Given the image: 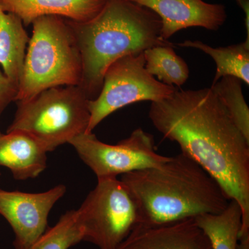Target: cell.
Wrapping results in <instances>:
<instances>
[{
    "label": "cell",
    "mask_w": 249,
    "mask_h": 249,
    "mask_svg": "<svg viewBox=\"0 0 249 249\" xmlns=\"http://www.w3.org/2000/svg\"><path fill=\"white\" fill-rule=\"evenodd\" d=\"M149 118L222 187L242 211L240 237L249 234V142L213 90L178 89L152 102Z\"/></svg>",
    "instance_id": "obj_1"
},
{
    "label": "cell",
    "mask_w": 249,
    "mask_h": 249,
    "mask_svg": "<svg viewBox=\"0 0 249 249\" xmlns=\"http://www.w3.org/2000/svg\"><path fill=\"white\" fill-rule=\"evenodd\" d=\"M120 180L137 204L139 224L144 225L219 213L230 201L217 181L182 152L160 166L124 174Z\"/></svg>",
    "instance_id": "obj_2"
},
{
    "label": "cell",
    "mask_w": 249,
    "mask_h": 249,
    "mask_svg": "<svg viewBox=\"0 0 249 249\" xmlns=\"http://www.w3.org/2000/svg\"><path fill=\"white\" fill-rule=\"evenodd\" d=\"M67 20L81 56L79 87L89 100L97 97L106 70L118 59L155 46L174 45L160 37L161 21L155 12L127 0H108L87 22Z\"/></svg>",
    "instance_id": "obj_3"
},
{
    "label": "cell",
    "mask_w": 249,
    "mask_h": 249,
    "mask_svg": "<svg viewBox=\"0 0 249 249\" xmlns=\"http://www.w3.org/2000/svg\"><path fill=\"white\" fill-rule=\"evenodd\" d=\"M32 26L16 102L49 88L79 86L81 81V56L67 19L43 16Z\"/></svg>",
    "instance_id": "obj_4"
},
{
    "label": "cell",
    "mask_w": 249,
    "mask_h": 249,
    "mask_svg": "<svg viewBox=\"0 0 249 249\" xmlns=\"http://www.w3.org/2000/svg\"><path fill=\"white\" fill-rule=\"evenodd\" d=\"M89 101L79 86H60L17 101V111L6 132L25 134L47 152L69 143L89 126Z\"/></svg>",
    "instance_id": "obj_5"
},
{
    "label": "cell",
    "mask_w": 249,
    "mask_h": 249,
    "mask_svg": "<svg viewBox=\"0 0 249 249\" xmlns=\"http://www.w3.org/2000/svg\"><path fill=\"white\" fill-rule=\"evenodd\" d=\"M78 211L85 241L99 249H117L140 223L135 201L117 178H98Z\"/></svg>",
    "instance_id": "obj_6"
},
{
    "label": "cell",
    "mask_w": 249,
    "mask_h": 249,
    "mask_svg": "<svg viewBox=\"0 0 249 249\" xmlns=\"http://www.w3.org/2000/svg\"><path fill=\"white\" fill-rule=\"evenodd\" d=\"M178 89L160 83L147 72L143 53L121 57L106 70L97 97L89 101L90 119L87 133H91L98 124L121 108L139 101H160Z\"/></svg>",
    "instance_id": "obj_7"
},
{
    "label": "cell",
    "mask_w": 249,
    "mask_h": 249,
    "mask_svg": "<svg viewBox=\"0 0 249 249\" xmlns=\"http://www.w3.org/2000/svg\"><path fill=\"white\" fill-rule=\"evenodd\" d=\"M69 143L97 178L160 166L170 159L157 153L153 136L142 128L115 145L101 142L92 132L80 134Z\"/></svg>",
    "instance_id": "obj_8"
},
{
    "label": "cell",
    "mask_w": 249,
    "mask_h": 249,
    "mask_svg": "<svg viewBox=\"0 0 249 249\" xmlns=\"http://www.w3.org/2000/svg\"><path fill=\"white\" fill-rule=\"evenodd\" d=\"M66 191L62 184L40 193L0 189V214L14 231L15 249H30L46 231L49 213Z\"/></svg>",
    "instance_id": "obj_9"
},
{
    "label": "cell",
    "mask_w": 249,
    "mask_h": 249,
    "mask_svg": "<svg viewBox=\"0 0 249 249\" xmlns=\"http://www.w3.org/2000/svg\"><path fill=\"white\" fill-rule=\"evenodd\" d=\"M155 12L161 21L160 37L168 40L174 34L191 27L217 31L227 20L225 6L204 0H127Z\"/></svg>",
    "instance_id": "obj_10"
},
{
    "label": "cell",
    "mask_w": 249,
    "mask_h": 249,
    "mask_svg": "<svg viewBox=\"0 0 249 249\" xmlns=\"http://www.w3.org/2000/svg\"><path fill=\"white\" fill-rule=\"evenodd\" d=\"M117 249H212L194 218L158 225L139 224Z\"/></svg>",
    "instance_id": "obj_11"
},
{
    "label": "cell",
    "mask_w": 249,
    "mask_h": 249,
    "mask_svg": "<svg viewBox=\"0 0 249 249\" xmlns=\"http://www.w3.org/2000/svg\"><path fill=\"white\" fill-rule=\"evenodd\" d=\"M108 0H0V9L22 19L24 27L43 16L84 22L93 19Z\"/></svg>",
    "instance_id": "obj_12"
},
{
    "label": "cell",
    "mask_w": 249,
    "mask_h": 249,
    "mask_svg": "<svg viewBox=\"0 0 249 249\" xmlns=\"http://www.w3.org/2000/svg\"><path fill=\"white\" fill-rule=\"evenodd\" d=\"M47 153L27 134L0 131V166L9 168L16 179L39 176L47 168Z\"/></svg>",
    "instance_id": "obj_13"
},
{
    "label": "cell",
    "mask_w": 249,
    "mask_h": 249,
    "mask_svg": "<svg viewBox=\"0 0 249 249\" xmlns=\"http://www.w3.org/2000/svg\"><path fill=\"white\" fill-rule=\"evenodd\" d=\"M29 40L22 19L0 9V66L18 90Z\"/></svg>",
    "instance_id": "obj_14"
},
{
    "label": "cell",
    "mask_w": 249,
    "mask_h": 249,
    "mask_svg": "<svg viewBox=\"0 0 249 249\" xmlns=\"http://www.w3.org/2000/svg\"><path fill=\"white\" fill-rule=\"evenodd\" d=\"M198 227L209 239L212 249H237L242 226V211L235 200H230L219 213L195 217Z\"/></svg>",
    "instance_id": "obj_15"
},
{
    "label": "cell",
    "mask_w": 249,
    "mask_h": 249,
    "mask_svg": "<svg viewBox=\"0 0 249 249\" xmlns=\"http://www.w3.org/2000/svg\"><path fill=\"white\" fill-rule=\"evenodd\" d=\"M175 45L199 49L213 59L217 69L212 85L225 76L236 77L249 85V39L235 45L218 48L199 40H186Z\"/></svg>",
    "instance_id": "obj_16"
},
{
    "label": "cell",
    "mask_w": 249,
    "mask_h": 249,
    "mask_svg": "<svg viewBox=\"0 0 249 249\" xmlns=\"http://www.w3.org/2000/svg\"><path fill=\"white\" fill-rule=\"evenodd\" d=\"M172 45L155 46L143 52L145 68L163 84L179 88L189 78V67Z\"/></svg>",
    "instance_id": "obj_17"
},
{
    "label": "cell",
    "mask_w": 249,
    "mask_h": 249,
    "mask_svg": "<svg viewBox=\"0 0 249 249\" xmlns=\"http://www.w3.org/2000/svg\"><path fill=\"white\" fill-rule=\"evenodd\" d=\"M85 228L79 211L72 210L61 216L29 249H69L85 241Z\"/></svg>",
    "instance_id": "obj_18"
},
{
    "label": "cell",
    "mask_w": 249,
    "mask_h": 249,
    "mask_svg": "<svg viewBox=\"0 0 249 249\" xmlns=\"http://www.w3.org/2000/svg\"><path fill=\"white\" fill-rule=\"evenodd\" d=\"M219 96L246 139L249 142V108L242 92V81L233 76L220 78L211 87Z\"/></svg>",
    "instance_id": "obj_19"
},
{
    "label": "cell",
    "mask_w": 249,
    "mask_h": 249,
    "mask_svg": "<svg viewBox=\"0 0 249 249\" xmlns=\"http://www.w3.org/2000/svg\"><path fill=\"white\" fill-rule=\"evenodd\" d=\"M18 88L0 69V116L10 103L16 101Z\"/></svg>",
    "instance_id": "obj_20"
},
{
    "label": "cell",
    "mask_w": 249,
    "mask_h": 249,
    "mask_svg": "<svg viewBox=\"0 0 249 249\" xmlns=\"http://www.w3.org/2000/svg\"><path fill=\"white\" fill-rule=\"evenodd\" d=\"M245 14V27L247 29V39H249V0H240L237 1Z\"/></svg>",
    "instance_id": "obj_21"
},
{
    "label": "cell",
    "mask_w": 249,
    "mask_h": 249,
    "mask_svg": "<svg viewBox=\"0 0 249 249\" xmlns=\"http://www.w3.org/2000/svg\"><path fill=\"white\" fill-rule=\"evenodd\" d=\"M237 249H249V235L240 237Z\"/></svg>",
    "instance_id": "obj_22"
},
{
    "label": "cell",
    "mask_w": 249,
    "mask_h": 249,
    "mask_svg": "<svg viewBox=\"0 0 249 249\" xmlns=\"http://www.w3.org/2000/svg\"><path fill=\"white\" fill-rule=\"evenodd\" d=\"M236 1H237H237H240V0H236Z\"/></svg>",
    "instance_id": "obj_23"
},
{
    "label": "cell",
    "mask_w": 249,
    "mask_h": 249,
    "mask_svg": "<svg viewBox=\"0 0 249 249\" xmlns=\"http://www.w3.org/2000/svg\"><path fill=\"white\" fill-rule=\"evenodd\" d=\"M0 175H1V173H0Z\"/></svg>",
    "instance_id": "obj_24"
}]
</instances>
